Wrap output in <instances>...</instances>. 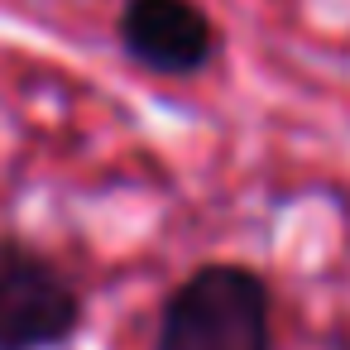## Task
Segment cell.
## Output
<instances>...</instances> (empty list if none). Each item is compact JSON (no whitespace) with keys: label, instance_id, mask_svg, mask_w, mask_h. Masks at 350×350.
I'll return each mask as SVG.
<instances>
[{"label":"cell","instance_id":"1","mask_svg":"<svg viewBox=\"0 0 350 350\" xmlns=\"http://www.w3.org/2000/svg\"><path fill=\"white\" fill-rule=\"evenodd\" d=\"M154 350H273V297L254 269L206 264L163 307Z\"/></svg>","mask_w":350,"mask_h":350},{"label":"cell","instance_id":"2","mask_svg":"<svg viewBox=\"0 0 350 350\" xmlns=\"http://www.w3.org/2000/svg\"><path fill=\"white\" fill-rule=\"evenodd\" d=\"M77 326L82 297L68 273L15 240H0V350H58Z\"/></svg>","mask_w":350,"mask_h":350},{"label":"cell","instance_id":"3","mask_svg":"<svg viewBox=\"0 0 350 350\" xmlns=\"http://www.w3.org/2000/svg\"><path fill=\"white\" fill-rule=\"evenodd\" d=\"M216 44V25L197 0H125L120 10V49L159 77L202 72Z\"/></svg>","mask_w":350,"mask_h":350}]
</instances>
